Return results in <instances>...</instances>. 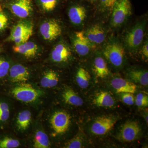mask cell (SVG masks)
<instances>
[{"label":"cell","instance_id":"2e32d148","mask_svg":"<svg viewBox=\"0 0 148 148\" xmlns=\"http://www.w3.org/2000/svg\"><path fill=\"white\" fill-rule=\"evenodd\" d=\"M11 80L13 82L24 83L29 80L30 73L28 69L21 64H16L9 70Z\"/></svg>","mask_w":148,"mask_h":148},{"label":"cell","instance_id":"7a4b0ae2","mask_svg":"<svg viewBox=\"0 0 148 148\" xmlns=\"http://www.w3.org/2000/svg\"><path fill=\"white\" fill-rule=\"evenodd\" d=\"M103 55L114 67L120 68L125 62V51L120 43L113 40L108 43L103 50Z\"/></svg>","mask_w":148,"mask_h":148},{"label":"cell","instance_id":"d590c367","mask_svg":"<svg viewBox=\"0 0 148 148\" xmlns=\"http://www.w3.org/2000/svg\"><path fill=\"white\" fill-rule=\"evenodd\" d=\"M86 1H89L91 2H95L96 1H98V0H86Z\"/></svg>","mask_w":148,"mask_h":148},{"label":"cell","instance_id":"44dd1931","mask_svg":"<svg viewBox=\"0 0 148 148\" xmlns=\"http://www.w3.org/2000/svg\"><path fill=\"white\" fill-rule=\"evenodd\" d=\"M62 97L65 103L69 105L80 106L83 104L84 101L82 98L71 88H68L64 90L62 94Z\"/></svg>","mask_w":148,"mask_h":148},{"label":"cell","instance_id":"cb8c5ba5","mask_svg":"<svg viewBox=\"0 0 148 148\" xmlns=\"http://www.w3.org/2000/svg\"><path fill=\"white\" fill-rule=\"evenodd\" d=\"M32 121V114L29 110L22 111L18 114L17 118V126L21 130H26L29 127Z\"/></svg>","mask_w":148,"mask_h":148},{"label":"cell","instance_id":"30bf717a","mask_svg":"<svg viewBox=\"0 0 148 148\" xmlns=\"http://www.w3.org/2000/svg\"><path fill=\"white\" fill-rule=\"evenodd\" d=\"M71 116L64 111L56 112L51 117V124L56 133L64 134L68 131L71 124Z\"/></svg>","mask_w":148,"mask_h":148},{"label":"cell","instance_id":"d6a6232c","mask_svg":"<svg viewBox=\"0 0 148 148\" xmlns=\"http://www.w3.org/2000/svg\"><path fill=\"white\" fill-rule=\"evenodd\" d=\"M99 7L102 10L112 11L118 0H98Z\"/></svg>","mask_w":148,"mask_h":148},{"label":"cell","instance_id":"8992f818","mask_svg":"<svg viewBox=\"0 0 148 148\" xmlns=\"http://www.w3.org/2000/svg\"><path fill=\"white\" fill-rule=\"evenodd\" d=\"M12 93L16 99L25 103H32L38 99L40 93L32 85L22 83L13 88Z\"/></svg>","mask_w":148,"mask_h":148},{"label":"cell","instance_id":"9c48e42d","mask_svg":"<svg viewBox=\"0 0 148 148\" xmlns=\"http://www.w3.org/2000/svg\"><path fill=\"white\" fill-rule=\"evenodd\" d=\"M62 29L61 25L56 20L51 19L45 21L40 27V32L43 38L47 41L54 40L60 36Z\"/></svg>","mask_w":148,"mask_h":148},{"label":"cell","instance_id":"5bb4252c","mask_svg":"<svg viewBox=\"0 0 148 148\" xmlns=\"http://www.w3.org/2000/svg\"><path fill=\"white\" fill-rule=\"evenodd\" d=\"M71 55V51L70 48L64 43H59L56 45L51 53L52 60L57 63L67 62Z\"/></svg>","mask_w":148,"mask_h":148},{"label":"cell","instance_id":"6da1fadb","mask_svg":"<svg viewBox=\"0 0 148 148\" xmlns=\"http://www.w3.org/2000/svg\"><path fill=\"white\" fill-rule=\"evenodd\" d=\"M34 24L29 21H19L13 27L6 41L13 42L15 45L28 41L33 35Z\"/></svg>","mask_w":148,"mask_h":148},{"label":"cell","instance_id":"52a82bcc","mask_svg":"<svg viewBox=\"0 0 148 148\" xmlns=\"http://www.w3.org/2000/svg\"><path fill=\"white\" fill-rule=\"evenodd\" d=\"M141 130V127L137 121H127L122 125L117 138L122 142H133L138 139Z\"/></svg>","mask_w":148,"mask_h":148},{"label":"cell","instance_id":"3957f363","mask_svg":"<svg viewBox=\"0 0 148 148\" xmlns=\"http://www.w3.org/2000/svg\"><path fill=\"white\" fill-rule=\"evenodd\" d=\"M112 11L111 25L114 27H120L132 13L130 0H118Z\"/></svg>","mask_w":148,"mask_h":148},{"label":"cell","instance_id":"4fadbf2b","mask_svg":"<svg viewBox=\"0 0 148 148\" xmlns=\"http://www.w3.org/2000/svg\"><path fill=\"white\" fill-rule=\"evenodd\" d=\"M87 10L84 6L79 3H74L69 9L68 15L73 24L80 25L82 24L86 17Z\"/></svg>","mask_w":148,"mask_h":148},{"label":"cell","instance_id":"f1b7e54d","mask_svg":"<svg viewBox=\"0 0 148 148\" xmlns=\"http://www.w3.org/2000/svg\"><path fill=\"white\" fill-rule=\"evenodd\" d=\"M10 115L9 107L5 102L0 101V122H4L8 120Z\"/></svg>","mask_w":148,"mask_h":148},{"label":"cell","instance_id":"9a60e30c","mask_svg":"<svg viewBox=\"0 0 148 148\" xmlns=\"http://www.w3.org/2000/svg\"><path fill=\"white\" fill-rule=\"evenodd\" d=\"M84 34L89 41L94 46L101 44L106 38L104 29L98 24L91 26L84 32Z\"/></svg>","mask_w":148,"mask_h":148},{"label":"cell","instance_id":"5b68a950","mask_svg":"<svg viewBox=\"0 0 148 148\" xmlns=\"http://www.w3.org/2000/svg\"><path fill=\"white\" fill-rule=\"evenodd\" d=\"M145 23H137L125 36V46L131 51L137 50L143 42L145 34Z\"/></svg>","mask_w":148,"mask_h":148},{"label":"cell","instance_id":"d4e9b609","mask_svg":"<svg viewBox=\"0 0 148 148\" xmlns=\"http://www.w3.org/2000/svg\"><path fill=\"white\" fill-rule=\"evenodd\" d=\"M49 139L45 132L38 131L35 135L34 147L35 148H48L50 147Z\"/></svg>","mask_w":148,"mask_h":148},{"label":"cell","instance_id":"8d00e7d4","mask_svg":"<svg viewBox=\"0 0 148 148\" xmlns=\"http://www.w3.org/2000/svg\"><path fill=\"white\" fill-rule=\"evenodd\" d=\"M2 49H1V46H0V52L1 51Z\"/></svg>","mask_w":148,"mask_h":148},{"label":"cell","instance_id":"ba28073f","mask_svg":"<svg viewBox=\"0 0 148 148\" xmlns=\"http://www.w3.org/2000/svg\"><path fill=\"white\" fill-rule=\"evenodd\" d=\"M117 119L110 116H103L97 118L90 127L91 133L95 135H103L112 129Z\"/></svg>","mask_w":148,"mask_h":148},{"label":"cell","instance_id":"7402d4cb","mask_svg":"<svg viewBox=\"0 0 148 148\" xmlns=\"http://www.w3.org/2000/svg\"><path fill=\"white\" fill-rule=\"evenodd\" d=\"M59 77L56 72L52 70L46 72L40 81V84L42 87L51 88L58 84Z\"/></svg>","mask_w":148,"mask_h":148},{"label":"cell","instance_id":"4dcf8cb0","mask_svg":"<svg viewBox=\"0 0 148 148\" xmlns=\"http://www.w3.org/2000/svg\"><path fill=\"white\" fill-rule=\"evenodd\" d=\"M9 22L8 16L3 10L0 3V33L4 31L8 27Z\"/></svg>","mask_w":148,"mask_h":148},{"label":"cell","instance_id":"836d02e7","mask_svg":"<svg viewBox=\"0 0 148 148\" xmlns=\"http://www.w3.org/2000/svg\"><path fill=\"white\" fill-rule=\"evenodd\" d=\"M121 95L122 101L124 103L128 106H132L135 103V98L133 93L130 92H122Z\"/></svg>","mask_w":148,"mask_h":148},{"label":"cell","instance_id":"8fae6325","mask_svg":"<svg viewBox=\"0 0 148 148\" xmlns=\"http://www.w3.org/2000/svg\"><path fill=\"white\" fill-rule=\"evenodd\" d=\"M73 45L76 52L81 56L87 55L94 46L89 41L83 32L75 33L73 39Z\"/></svg>","mask_w":148,"mask_h":148},{"label":"cell","instance_id":"4316f807","mask_svg":"<svg viewBox=\"0 0 148 148\" xmlns=\"http://www.w3.org/2000/svg\"><path fill=\"white\" fill-rule=\"evenodd\" d=\"M84 139L80 135H77L69 141L65 147L68 148H81L84 147Z\"/></svg>","mask_w":148,"mask_h":148},{"label":"cell","instance_id":"1f68e13d","mask_svg":"<svg viewBox=\"0 0 148 148\" xmlns=\"http://www.w3.org/2000/svg\"><path fill=\"white\" fill-rule=\"evenodd\" d=\"M135 103L139 107H146L148 106V98L142 93H138L135 98Z\"/></svg>","mask_w":148,"mask_h":148},{"label":"cell","instance_id":"484cf974","mask_svg":"<svg viewBox=\"0 0 148 148\" xmlns=\"http://www.w3.org/2000/svg\"><path fill=\"white\" fill-rule=\"evenodd\" d=\"M40 8L46 12L54 10L57 8L60 0H36Z\"/></svg>","mask_w":148,"mask_h":148},{"label":"cell","instance_id":"7c38bea8","mask_svg":"<svg viewBox=\"0 0 148 148\" xmlns=\"http://www.w3.org/2000/svg\"><path fill=\"white\" fill-rule=\"evenodd\" d=\"M110 85L116 93L130 92L133 94L137 90V86L135 83L119 77L113 78L111 80Z\"/></svg>","mask_w":148,"mask_h":148},{"label":"cell","instance_id":"e0dca14e","mask_svg":"<svg viewBox=\"0 0 148 148\" xmlns=\"http://www.w3.org/2000/svg\"><path fill=\"white\" fill-rule=\"evenodd\" d=\"M92 103L97 107L112 108L115 105V100L110 92L103 90L95 94Z\"/></svg>","mask_w":148,"mask_h":148},{"label":"cell","instance_id":"603a6c76","mask_svg":"<svg viewBox=\"0 0 148 148\" xmlns=\"http://www.w3.org/2000/svg\"><path fill=\"white\" fill-rule=\"evenodd\" d=\"M90 79V74L83 68H80L77 71L76 81L80 87L85 88L88 87Z\"/></svg>","mask_w":148,"mask_h":148},{"label":"cell","instance_id":"ac0fdd59","mask_svg":"<svg viewBox=\"0 0 148 148\" xmlns=\"http://www.w3.org/2000/svg\"><path fill=\"white\" fill-rule=\"evenodd\" d=\"M13 49L16 53H20L27 58H31L36 55L38 47L34 42L27 41L21 44L14 46Z\"/></svg>","mask_w":148,"mask_h":148},{"label":"cell","instance_id":"d6986e66","mask_svg":"<svg viewBox=\"0 0 148 148\" xmlns=\"http://www.w3.org/2000/svg\"><path fill=\"white\" fill-rule=\"evenodd\" d=\"M127 76L130 81L134 83L139 84L143 86L148 85V72L143 69H132L127 73Z\"/></svg>","mask_w":148,"mask_h":148},{"label":"cell","instance_id":"e575fe53","mask_svg":"<svg viewBox=\"0 0 148 148\" xmlns=\"http://www.w3.org/2000/svg\"><path fill=\"white\" fill-rule=\"evenodd\" d=\"M142 53L143 56L146 58H148V41H146L144 44L142 49Z\"/></svg>","mask_w":148,"mask_h":148},{"label":"cell","instance_id":"f546056e","mask_svg":"<svg viewBox=\"0 0 148 148\" xmlns=\"http://www.w3.org/2000/svg\"><path fill=\"white\" fill-rule=\"evenodd\" d=\"M10 69V64L8 61L0 56V79L5 77Z\"/></svg>","mask_w":148,"mask_h":148},{"label":"cell","instance_id":"277c9868","mask_svg":"<svg viewBox=\"0 0 148 148\" xmlns=\"http://www.w3.org/2000/svg\"><path fill=\"white\" fill-rule=\"evenodd\" d=\"M4 4L12 13L21 18L28 17L34 11L33 0H8Z\"/></svg>","mask_w":148,"mask_h":148},{"label":"cell","instance_id":"83f0119b","mask_svg":"<svg viewBox=\"0 0 148 148\" xmlns=\"http://www.w3.org/2000/svg\"><path fill=\"white\" fill-rule=\"evenodd\" d=\"M20 143L18 140L5 137L0 140V148H15L18 147Z\"/></svg>","mask_w":148,"mask_h":148},{"label":"cell","instance_id":"ffe728a7","mask_svg":"<svg viewBox=\"0 0 148 148\" xmlns=\"http://www.w3.org/2000/svg\"><path fill=\"white\" fill-rule=\"evenodd\" d=\"M93 71L95 75L100 78H105L110 75V71L106 60L102 56L95 57L93 62Z\"/></svg>","mask_w":148,"mask_h":148}]
</instances>
